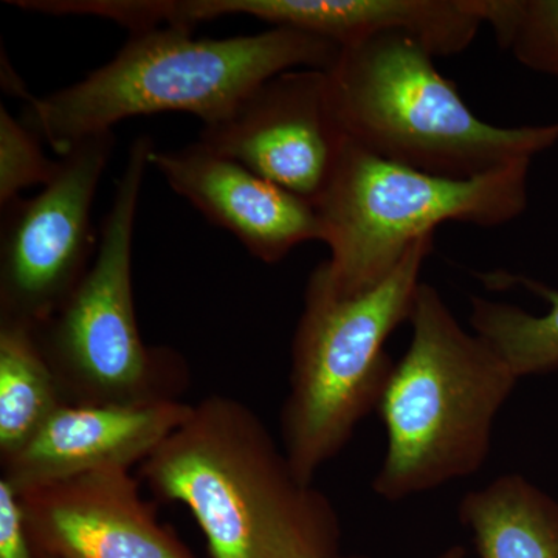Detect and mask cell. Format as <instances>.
I'll use <instances>...</instances> for the list:
<instances>
[{"label": "cell", "mask_w": 558, "mask_h": 558, "mask_svg": "<svg viewBox=\"0 0 558 558\" xmlns=\"http://www.w3.org/2000/svg\"><path fill=\"white\" fill-rule=\"evenodd\" d=\"M161 501L190 510L211 558H337L336 506L303 483L248 405L226 395L190 416L138 465Z\"/></svg>", "instance_id": "1"}, {"label": "cell", "mask_w": 558, "mask_h": 558, "mask_svg": "<svg viewBox=\"0 0 558 558\" xmlns=\"http://www.w3.org/2000/svg\"><path fill=\"white\" fill-rule=\"evenodd\" d=\"M340 51L332 40L295 28L223 39L148 28L131 33L112 60L78 83L44 97L31 94L21 120L60 157L135 117L185 112L211 126L267 80L293 69L328 70Z\"/></svg>", "instance_id": "2"}, {"label": "cell", "mask_w": 558, "mask_h": 558, "mask_svg": "<svg viewBox=\"0 0 558 558\" xmlns=\"http://www.w3.org/2000/svg\"><path fill=\"white\" fill-rule=\"evenodd\" d=\"M409 323L410 347L377 407L387 453L373 488L391 502L483 469L499 410L520 381L427 282L418 286Z\"/></svg>", "instance_id": "3"}, {"label": "cell", "mask_w": 558, "mask_h": 558, "mask_svg": "<svg viewBox=\"0 0 558 558\" xmlns=\"http://www.w3.org/2000/svg\"><path fill=\"white\" fill-rule=\"evenodd\" d=\"M344 134L360 148L449 179H473L532 161L558 143V121L499 128L462 100L440 75L435 57L400 33L374 36L341 49L326 70Z\"/></svg>", "instance_id": "4"}, {"label": "cell", "mask_w": 558, "mask_h": 558, "mask_svg": "<svg viewBox=\"0 0 558 558\" xmlns=\"http://www.w3.org/2000/svg\"><path fill=\"white\" fill-rule=\"evenodd\" d=\"M432 248L433 236L422 238L384 282L349 299L333 292L323 264L312 271L279 414L282 449L303 483L314 484L377 411L396 365L385 344L410 322Z\"/></svg>", "instance_id": "5"}, {"label": "cell", "mask_w": 558, "mask_h": 558, "mask_svg": "<svg viewBox=\"0 0 558 558\" xmlns=\"http://www.w3.org/2000/svg\"><path fill=\"white\" fill-rule=\"evenodd\" d=\"M154 149L148 135L132 142L89 270L60 311L33 329L68 403L170 402L189 385L185 360L174 349L146 344L135 312L132 247Z\"/></svg>", "instance_id": "6"}, {"label": "cell", "mask_w": 558, "mask_h": 558, "mask_svg": "<svg viewBox=\"0 0 558 558\" xmlns=\"http://www.w3.org/2000/svg\"><path fill=\"white\" fill-rule=\"evenodd\" d=\"M532 161L473 179H449L380 159L348 142L317 208L330 256L323 264L337 295H360L396 270L440 223L497 227L527 208Z\"/></svg>", "instance_id": "7"}, {"label": "cell", "mask_w": 558, "mask_h": 558, "mask_svg": "<svg viewBox=\"0 0 558 558\" xmlns=\"http://www.w3.org/2000/svg\"><path fill=\"white\" fill-rule=\"evenodd\" d=\"M113 146V131L81 140L36 196L0 208V323L39 328L78 288L100 242L92 207Z\"/></svg>", "instance_id": "8"}, {"label": "cell", "mask_w": 558, "mask_h": 558, "mask_svg": "<svg viewBox=\"0 0 558 558\" xmlns=\"http://www.w3.org/2000/svg\"><path fill=\"white\" fill-rule=\"evenodd\" d=\"M202 145L317 204L348 146L326 70L293 69L260 84L227 119L201 131Z\"/></svg>", "instance_id": "9"}, {"label": "cell", "mask_w": 558, "mask_h": 558, "mask_svg": "<svg viewBox=\"0 0 558 558\" xmlns=\"http://www.w3.org/2000/svg\"><path fill=\"white\" fill-rule=\"evenodd\" d=\"M16 497L32 548L40 556L196 558L160 523L131 470H100L27 488Z\"/></svg>", "instance_id": "10"}, {"label": "cell", "mask_w": 558, "mask_h": 558, "mask_svg": "<svg viewBox=\"0 0 558 558\" xmlns=\"http://www.w3.org/2000/svg\"><path fill=\"white\" fill-rule=\"evenodd\" d=\"M149 163L175 194L263 263H279L301 244L325 241L322 219L311 202L201 142L182 149H154Z\"/></svg>", "instance_id": "11"}, {"label": "cell", "mask_w": 558, "mask_h": 558, "mask_svg": "<svg viewBox=\"0 0 558 558\" xmlns=\"http://www.w3.org/2000/svg\"><path fill=\"white\" fill-rule=\"evenodd\" d=\"M182 400L145 405L64 403L20 451L0 461L16 494L100 470H131L190 416Z\"/></svg>", "instance_id": "12"}, {"label": "cell", "mask_w": 558, "mask_h": 558, "mask_svg": "<svg viewBox=\"0 0 558 558\" xmlns=\"http://www.w3.org/2000/svg\"><path fill=\"white\" fill-rule=\"evenodd\" d=\"M296 24L341 49L400 33L436 58L462 53L484 21L478 0H301Z\"/></svg>", "instance_id": "13"}, {"label": "cell", "mask_w": 558, "mask_h": 558, "mask_svg": "<svg viewBox=\"0 0 558 558\" xmlns=\"http://www.w3.org/2000/svg\"><path fill=\"white\" fill-rule=\"evenodd\" d=\"M458 515L481 558H558V501L517 473L469 492Z\"/></svg>", "instance_id": "14"}, {"label": "cell", "mask_w": 558, "mask_h": 558, "mask_svg": "<svg viewBox=\"0 0 558 558\" xmlns=\"http://www.w3.org/2000/svg\"><path fill=\"white\" fill-rule=\"evenodd\" d=\"M64 403L33 329L0 323V461L20 451Z\"/></svg>", "instance_id": "15"}, {"label": "cell", "mask_w": 558, "mask_h": 558, "mask_svg": "<svg viewBox=\"0 0 558 558\" xmlns=\"http://www.w3.org/2000/svg\"><path fill=\"white\" fill-rule=\"evenodd\" d=\"M494 286L519 284L548 301L543 315L529 314L513 304L473 296L470 325L508 363L519 379L558 369V290L517 275H488Z\"/></svg>", "instance_id": "16"}, {"label": "cell", "mask_w": 558, "mask_h": 558, "mask_svg": "<svg viewBox=\"0 0 558 558\" xmlns=\"http://www.w3.org/2000/svg\"><path fill=\"white\" fill-rule=\"evenodd\" d=\"M478 10L520 64L558 78V0H478Z\"/></svg>", "instance_id": "17"}, {"label": "cell", "mask_w": 558, "mask_h": 558, "mask_svg": "<svg viewBox=\"0 0 558 558\" xmlns=\"http://www.w3.org/2000/svg\"><path fill=\"white\" fill-rule=\"evenodd\" d=\"M60 170V159L44 154L40 137L0 106V208L31 186H46Z\"/></svg>", "instance_id": "18"}, {"label": "cell", "mask_w": 558, "mask_h": 558, "mask_svg": "<svg viewBox=\"0 0 558 558\" xmlns=\"http://www.w3.org/2000/svg\"><path fill=\"white\" fill-rule=\"evenodd\" d=\"M0 558H35L25 532L20 501L13 488L0 480Z\"/></svg>", "instance_id": "19"}, {"label": "cell", "mask_w": 558, "mask_h": 558, "mask_svg": "<svg viewBox=\"0 0 558 558\" xmlns=\"http://www.w3.org/2000/svg\"><path fill=\"white\" fill-rule=\"evenodd\" d=\"M438 558H468V550L462 548L461 545H453L449 549L444 550L442 554H439Z\"/></svg>", "instance_id": "20"}, {"label": "cell", "mask_w": 558, "mask_h": 558, "mask_svg": "<svg viewBox=\"0 0 558 558\" xmlns=\"http://www.w3.org/2000/svg\"><path fill=\"white\" fill-rule=\"evenodd\" d=\"M337 558H369V557H366V556H355V554H351V556H343V554H341V556H339Z\"/></svg>", "instance_id": "21"}, {"label": "cell", "mask_w": 558, "mask_h": 558, "mask_svg": "<svg viewBox=\"0 0 558 558\" xmlns=\"http://www.w3.org/2000/svg\"><path fill=\"white\" fill-rule=\"evenodd\" d=\"M33 553H35V550H33ZM35 558H47V557L40 556V554L35 553Z\"/></svg>", "instance_id": "22"}]
</instances>
